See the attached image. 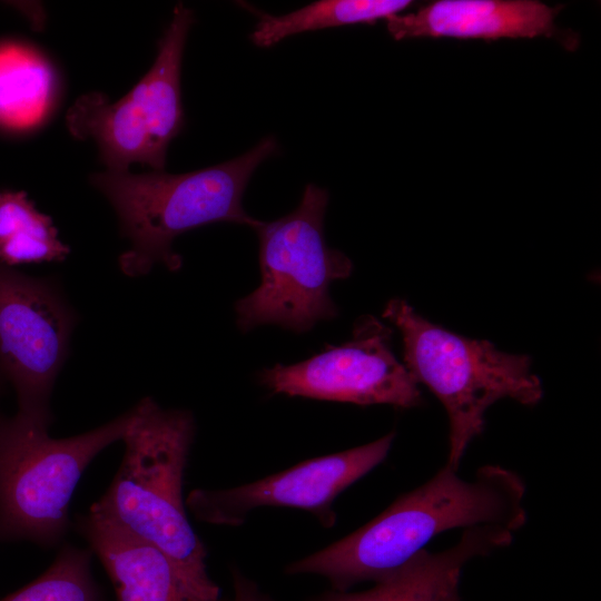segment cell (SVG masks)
Returning a JSON list of instances; mask_svg holds the SVG:
<instances>
[{"label":"cell","mask_w":601,"mask_h":601,"mask_svg":"<svg viewBox=\"0 0 601 601\" xmlns=\"http://www.w3.org/2000/svg\"><path fill=\"white\" fill-rule=\"evenodd\" d=\"M193 21V11L178 3L154 65L120 100L109 102L105 95L89 92L69 108V132L92 139L108 170H129L134 162L164 170L168 146L184 126L180 69Z\"/></svg>","instance_id":"obj_7"},{"label":"cell","mask_w":601,"mask_h":601,"mask_svg":"<svg viewBox=\"0 0 601 601\" xmlns=\"http://www.w3.org/2000/svg\"><path fill=\"white\" fill-rule=\"evenodd\" d=\"M444 601H461L457 594V591L453 592L451 595H449Z\"/></svg>","instance_id":"obj_19"},{"label":"cell","mask_w":601,"mask_h":601,"mask_svg":"<svg viewBox=\"0 0 601 601\" xmlns=\"http://www.w3.org/2000/svg\"><path fill=\"white\" fill-rule=\"evenodd\" d=\"M395 434L346 451L311 459L295 466L235 487L195 489L185 499L198 521L242 525L259 508H293L314 514L322 525L335 524L333 502L353 483L382 463Z\"/></svg>","instance_id":"obj_10"},{"label":"cell","mask_w":601,"mask_h":601,"mask_svg":"<svg viewBox=\"0 0 601 601\" xmlns=\"http://www.w3.org/2000/svg\"><path fill=\"white\" fill-rule=\"evenodd\" d=\"M392 329L373 316L361 317L352 338L311 358L277 364L260 373L274 394L410 408L421 404L418 383L391 347Z\"/></svg>","instance_id":"obj_9"},{"label":"cell","mask_w":601,"mask_h":601,"mask_svg":"<svg viewBox=\"0 0 601 601\" xmlns=\"http://www.w3.org/2000/svg\"><path fill=\"white\" fill-rule=\"evenodd\" d=\"M131 410L86 433L53 439L49 423L0 416V542L57 545L68 532L76 486L91 461L121 441Z\"/></svg>","instance_id":"obj_5"},{"label":"cell","mask_w":601,"mask_h":601,"mask_svg":"<svg viewBox=\"0 0 601 601\" xmlns=\"http://www.w3.org/2000/svg\"><path fill=\"white\" fill-rule=\"evenodd\" d=\"M411 4L408 0H321L282 16L259 13L250 40L257 47L268 48L297 33L375 23L398 14Z\"/></svg>","instance_id":"obj_15"},{"label":"cell","mask_w":601,"mask_h":601,"mask_svg":"<svg viewBox=\"0 0 601 601\" xmlns=\"http://www.w3.org/2000/svg\"><path fill=\"white\" fill-rule=\"evenodd\" d=\"M69 254L49 216L24 191H0V263L13 267L62 262Z\"/></svg>","instance_id":"obj_16"},{"label":"cell","mask_w":601,"mask_h":601,"mask_svg":"<svg viewBox=\"0 0 601 601\" xmlns=\"http://www.w3.org/2000/svg\"><path fill=\"white\" fill-rule=\"evenodd\" d=\"M90 549L65 544L37 579L0 601H106L91 572Z\"/></svg>","instance_id":"obj_17"},{"label":"cell","mask_w":601,"mask_h":601,"mask_svg":"<svg viewBox=\"0 0 601 601\" xmlns=\"http://www.w3.org/2000/svg\"><path fill=\"white\" fill-rule=\"evenodd\" d=\"M560 9L531 0H441L385 20L395 40L454 37L490 41L558 37L554 19Z\"/></svg>","instance_id":"obj_11"},{"label":"cell","mask_w":601,"mask_h":601,"mask_svg":"<svg viewBox=\"0 0 601 601\" xmlns=\"http://www.w3.org/2000/svg\"><path fill=\"white\" fill-rule=\"evenodd\" d=\"M234 597L231 601H275L239 569L231 570Z\"/></svg>","instance_id":"obj_18"},{"label":"cell","mask_w":601,"mask_h":601,"mask_svg":"<svg viewBox=\"0 0 601 601\" xmlns=\"http://www.w3.org/2000/svg\"><path fill=\"white\" fill-rule=\"evenodd\" d=\"M130 410L121 463L90 511L162 551L195 595L220 601V589L207 573V550L188 521L183 495L194 416L164 408L151 397Z\"/></svg>","instance_id":"obj_2"},{"label":"cell","mask_w":601,"mask_h":601,"mask_svg":"<svg viewBox=\"0 0 601 601\" xmlns=\"http://www.w3.org/2000/svg\"><path fill=\"white\" fill-rule=\"evenodd\" d=\"M383 317L403 338L404 365L443 404L450 424L446 465L457 470L471 442L484 428L485 412L511 398L534 405L543 396L531 358L484 339L452 333L420 315L406 300H388Z\"/></svg>","instance_id":"obj_4"},{"label":"cell","mask_w":601,"mask_h":601,"mask_svg":"<svg viewBox=\"0 0 601 601\" xmlns=\"http://www.w3.org/2000/svg\"><path fill=\"white\" fill-rule=\"evenodd\" d=\"M277 150L275 138L267 137L239 157L190 173L92 174L91 185L109 200L131 244L119 257L121 272L138 277L157 264L178 270L183 260L173 250L174 239L204 225L229 221L254 228L259 220L245 211L243 195L256 168Z\"/></svg>","instance_id":"obj_3"},{"label":"cell","mask_w":601,"mask_h":601,"mask_svg":"<svg viewBox=\"0 0 601 601\" xmlns=\"http://www.w3.org/2000/svg\"><path fill=\"white\" fill-rule=\"evenodd\" d=\"M1 375V374H0Z\"/></svg>","instance_id":"obj_20"},{"label":"cell","mask_w":601,"mask_h":601,"mask_svg":"<svg viewBox=\"0 0 601 601\" xmlns=\"http://www.w3.org/2000/svg\"><path fill=\"white\" fill-rule=\"evenodd\" d=\"M328 193L308 184L299 205L274 221L254 227L259 239V286L235 304L243 332L278 325L296 333L337 316L331 284L347 278L351 259L324 238Z\"/></svg>","instance_id":"obj_6"},{"label":"cell","mask_w":601,"mask_h":601,"mask_svg":"<svg viewBox=\"0 0 601 601\" xmlns=\"http://www.w3.org/2000/svg\"><path fill=\"white\" fill-rule=\"evenodd\" d=\"M78 528L105 566L116 601H204L187 588L170 559L156 546L90 510L79 519Z\"/></svg>","instance_id":"obj_13"},{"label":"cell","mask_w":601,"mask_h":601,"mask_svg":"<svg viewBox=\"0 0 601 601\" xmlns=\"http://www.w3.org/2000/svg\"><path fill=\"white\" fill-rule=\"evenodd\" d=\"M513 533L497 525L466 529L455 545L440 552L420 551L372 589L361 592L331 589L311 601H444L457 591L462 570L471 560L509 545Z\"/></svg>","instance_id":"obj_12"},{"label":"cell","mask_w":601,"mask_h":601,"mask_svg":"<svg viewBox=\"0 0 601 601\" xmlns=\"http://www.w3.org/2000/svg\"><path fill=\"white\" fill-rule=\"evenodd\" d=\"M524 495L521 476L503 466L485 465L467 481L445 464L355 532L287 564L285 573L321 575L336 591L377 582L445 531L479 525L518 531L526 522Z\"/></svg>","instance_id":"obj_1"},{"label":"cell","mask_w":601,"mask_h":601,"mask_svg":"<svg viewBox=\"0 0 601 601\" xmlns=\"http://www.w3.org/2000/svg\"><path fill=\"white\" fill-rule=\"evenodd\" d=\"M57 93L49 61L37 50L16 42L0 45V126L24 130L47 117Z\"/></svg>","instance_id":"obj_14"},{"label":"cell","mask_w":601,"mask_h":601,"mask_svg":"<svg viewBox=\"0 0 601 601\" xmlns=\"http://www.w3.org/2000/svg\"><path fill=\"white\" fill-rule=\"evenodd\" d=\"M73 326L53 284L0 263V374L16 391L17 412L51 424L50 396Z\"/></svg>","instance_id":"obj_8"}]
</instances>
